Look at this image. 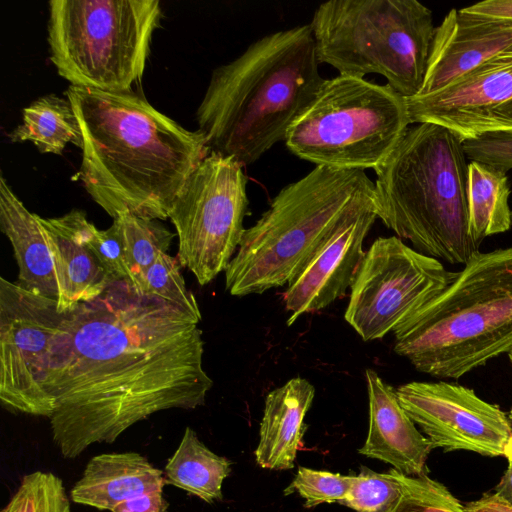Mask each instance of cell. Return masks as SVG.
<instances>
[{"label": "cell", "mask_w": 512, "mask_h": 512, "mask_svg": "<svg viewBox=\"0 0 512 512\" xmlns=\"http://www.w3.org/2000/svg\"><path fill=\"white\" fill-rule=\"evenodd\" d=\"M0 228L9 239L24 289L58 300L53 260L39 215L30 212L6 179L0 178Z\"/></svg>", "instance_id": "obj_21"}, {"label": "cell", "mask_w": 512, "mask_h": 512, "mask_svg": "<svg viewBox=\"0 0 512 512\" xmlns=\"http://www.w3.org/2000/svg\"><path fill=\"white\" fill-rule=\"evenodd\" d=\"M125 257L132 286L144 293L146 274L156 258L167 253L174 237L158 219L121 213L113 218Z\"/></svg>", "instance_id": "obj_25"}, {"label": "cell", "mask_w": 512, "mask_h": 512, "mask_svg": "<svg viewBox=\"0 0 512 512\" xmlns=\"http://www.w3.org/2000/svg\"><path fill=\"white\" fill-rule=\"evenodd\" d=\"M481 18L512 23V0H485L461 9Z\"/></svg>", "instance_id": "obj_34"}, {"label": "cell", "mask_w": 512, "mask_h": 512, "mask_svg": "<svg viewBox=\"0 0 512 512\" xmlns=\"http://www.w3.org/2000/svg\"><path fill=\"white\" fill-rule=\"evenodd\" d=\"M168 509L163 490H158L126 500L110 512H168Z\"/></svg>", "instance_id": "obj_33"}, {"label": "cell", "mask_w": 512, "mask_h": 512, "mask_svg": "<svg viewBox=\"0 0 512 512\" xmlns=\"http://www.w3.org/2000/svg\"><path fill=\"white\" fill-rule=\"evenodd\" d=\"M509 420L512 422V408H511L510 413H509Z\"/></svg>", "instance_id": "obj_38"}, {"label": "cell", "mask_w": 512, "mask_h": 512, "mask_svg": "<svg viewBox=\"0 0 512 512\" xmlns=\"http://www.w3.org/2000/svg\"><path fill=\"white\" fill-rule=\"evenodd\" d=\"M369 399V429L358 452L381 460L407 476L426 474V461L432 449L430 440L415 426L401 406L396 389L376 371H365Z\"/></svg>", "instance_id": "obj_17"}, {"label": "cell", "mask_w": 512, "mask_h": 512, "mask_svg": "<svg viewBox=\"0 0 512 512\" xmlns=\"http://www.w3.org/2000/svg\"><path fill=\"white\" fill-rule=\"evenodd\" d=\"M310 24L267 34L217 67L196 111L210 151L256 162L310 103L323 78Z\"/></svg>", "instance_id": "obj_3"}, {"label": "cell", "mask_w": 512, "mask_h": 512, "mask_svg": "<svg viewBox=\"0 0 512 512\" xmlns=\"http://www.w3.org/2000/svg\"><path fill=\"white\" fill-rule=\"evenodd\" d=\"M467 159L448 129L409 128L375 171L377 217L418 252L464 265L480 246L469 229Z\"/></svg>", "instance_id": "obj_4"}, {"label": "cell", "mask_w": 512, "mask_h": 512, "mask_svg": "<svg viewBox=\"0 0 512 512\" xmlns=\"http://www.w3.org/2000/svg\"><path fill=\"white\" fill-rule=\"evenodd\" d=\"M66 314L56 300L0 277V400L6 410L53 414L45 386L51 344Z\"/></svg>", "instance_id": "obj_12"}, {"label": "cell", "mask_w": 512, "mask_h": 512, "mask_svg": "<svg viewBox=\"0 0 512 512\" xmlns=\"http://www.w3.org/2000/svg\"><path fill=\"white\" fill-rule=\"evenodd\" d=\"M510 51L512 23L452 9L435 29L425 78L416 96L434 94L490 59Z\"/></svg>", "instance_id": "obj_16"}, {"label": "cell", "mask_w": 512, "mask_h": 512, "mask_svg": "<svg viewBox=\"0 0 512 512\" xmlns=\"http://www.w3.org/2000/svg\"><path fill=\"white\" fill-rule=\"evenodd\" d=\"M471 161L484 163L505 172L512 169V132L492 133L463 142Z\"/></svg>", "instance_id": "obj_32"}, {"label": "cell", "mask_w": 512, "mask_h": 512, "mask_svg": "<svg viewBox=\"0 0 512 512\" xmlns=\"http://www.w3.org/2000/svg\"><path fill=\"white\" fill-rule=\"evenodd\" d=\"M405 98L388 84L338 75L324 79L284 143L316 166L376 171L409 129Z\"/></svg>", "instance_id": "obj_9"}, {"label": "cell", "mask_w": 512, "mask_h": 512, "mask_svg": "<svg viewBox=\"0 0 512 512\" xmlns=\"http://www.w3.org/2000/svg\"><path fill=\"white\" fill-rule=\"evenodd\" d=\"M314 396V386L302 377L292 378L267 394L254 452L261 468L289 470L294 467L306 429L304 418Z\"/></svg>", "instance_id": "obj_19"}, {"label": "cell", "mask_w": 512, "mask_h": 512, "mask_svg": "<svg viewBox=\"0 0 512 512\" xmlns=\"http://www.w3.org/2000/svg\"><path fill=\"white\" fill-rule=\"evenodd\" d=\"M374 192L365 171L324 166L286 185L245 229L225 270L226 290L247 296L287 285L344 213Z\"/></svg>", "instance_id": "obj_6"}, {"label": "cell", "mask_w": 512, "mask_h": 512, "mask_svg": "<svg viewBox=\"0 0 512 512\" xmlns=\"http://www.w3.org/2000/svg\"><path fill=\"white\" fill-rule=\"evenodd\" d=\"M66 214L78 237L92 251L109 277L113 281H129L123 247L115 225L100 230L82 210L73 209Z\"/></svg>", "instance_id": "obj_28"}, {"label": "cell", "mask_w": 512, "mask_h": 512, "mask_svg": "<svg viewBox=\"0 0 512 512\" xmlns=\"http://www.w3.org/2000/svg\"><path fill=\"white\" fill-rule=\"evenodd\" d=\"M198 324L127 280L68 311L51 344L45 386L62 457L112 443L154 413L204 405L213 381Z\"/></svg>", "instance_id": "obj_1"}, {"label": "cell", "mask_w": 512, "mask_h": 512, "mask_svg": "<svg viewBox=\"0 0 512 512\" xmlns=\"http://www.w3.org/2000/svg\"><path fill=\"white\" fill-rule=\"evenodd\" d=\"M503 455L508 459L509 462H512V435L505 446Z\"/></svg>", "instance_id": "obj_37"}, {"label": "cell", "mask_w": 512, "mask_h": 512, "mask_svg": "<svg viewBox=\"0 0 512 512\" xmlns=\"http://www.w3.org/2000/svg\"><path fill=\"white\" fill-rule=\"evenodd\" d=\"M352 477L347 495L338 504L356 512H386L403 490L402 473L394 468L378 473L361 466Z\"/></svg>", "instance_id": "obj_26"}, {"label": "cell", "mask_w": 512, "mask_h": 512, "mask_svg": "<svg viewBox=\"0 0 512 512\" xmlns=\"http://www.w3.org/2000/svg\"><path fill=\"white\" fill-rule=\"evenodd\" d=\"M231 466L228 458L214 453L191 427H186L163 473L166 484L213 504L223 498L222 486Z\"/></svg>", "instance_id": "obj_22"}, {"label": "cell", "mask_w": 512, "mask_h": 512, "mask_svg": "<svg viewBox=\"0 0 512 512\" xmlns=\"http://www.w3.org/2000/svg\"><path fill=\"white\" fill-rule=\"evenodd\" d=\"M82 138L79 179L112 218L121 213L165 220L189 176L211 153L191 131L133 90L65 91Z\"/></svg>", "instance_id": "obj_2"}, {"label": "cell", "mask_w": 512, "mask_h": 512, "mask_svg": "<svg viewBox=\"0 0 512 512\" xmlns=\"http://www.w3.org/2000/svg\"><path fill=\"white\" fill-rule=\"evenodd\" d=\"M405 101L410 124L442 126L462 142L512 132V51L490 59L434 94Z\"/></svg>", "instance_id": "obj_14"}, {"label": "cell", "mask_w": 512, "mask_h": 512, "mask_svg": "<svg viewBox=\"0 0 512 512\" xmlns=\"http://www.w3.org/2000/svg\"><path fill=\"white\" fill-rule=\"evenodd\" d=\"M406 413L434 448L501 456L512 435L507 415L474 390L446 381H413L396 389Z\"/></svg>", "instance_id": "obj_13"}, {"label": "cell", "mask_w": 512, "mask_h": 512, "mask_svg": "<svg viewBox=\"0 0 512 512\" xmlns=\"http://www.w3.org/2000/svg\"><path fill=\"white\" fill-rule=\"evenodd\" d=\"M377 218L373 194L353 204L320 241L287 284L283 301L290 313L288 325L345 296L365 255L364 240Z\"/></svg>", "instance_id": "obj_15"}, {"label": "cell", "mask_w": 512, "mask_h": 512, "mask_svg": "<svg viewBox=\"0 0 512 512\" xmlns=\"http://www.w3.org/2000/svg\"><path fill=\"white\" fill-rule=\"evenodd\" d=\"M393 333L398 355L441 379H458L512 352V246L475 253Z\"/></svg>", "instance_id": "obj_5"}, {"label": "cell", "mask_w": 512, "mask_h": 512, "mask_svg": "<svg viewBox=\"0 0 512 512\" xmlns=\"http://www.w3.org/2000/svg\"><path fill=\"white\" fill-rule=\"evenodd\" d=\"M319 63L340 75L380 74L405 99L423 85L435 34L433 15L416 0H331L310 22Z\"/></svg>", "instance_id": "obj_7"}, {"label": "cell", "mask_w": 512, "mask_h": 512, "mask_svg": "<svg viewBox=\"0 0 512 512\" xmlns=\"http://www.w3.org/2000/svg\"><path fill=\"white\" fill-rule=\"evenodd\" d=\"M11 142H32L40 153L61 155L68 143L82 149L80 124L70 100L54 94L39 97L22 112Z\"/></svg>", "instance_id": "obj_23"}, {"label": "cell", "mask_w": 512, "mask_h": 512, "mask_svg": "<svg viewBox=\"0 0 512 512\" xmlns=\"http://www.w3.org/2000/svg\"><path fill=\"white\" fill-rule=\"evenodd\" d=\"M181 267L177 257L160 254L147 271L144 293L162 298L200 322L202 316L197 299L187 289Z\"/></svg>", "instance_id": "obj_29"}, {"label": "cell", "mask_w": 512, "mask_h": 512, "mask_svg": "<svg viewBox=\"0 0 512 512\" xmlns=\"http://www.w3.org/2000/svg\"><path fill=\"white\" fill-rule=\"evenodd\" d=\"M508 357H509V360H510V362H511V364H512V352H510V353L508 354Z\"/></svg>", "instance_id": "obj_39"}, {"label": "cell", "mask_w": 512, "mask_h": 512, "mask_svg": "<svg viewBox=\"0 0 512 512\" xmlns=\"http://www.w3.org/2000/svg\"><path fill=\"white\" fill-rule=\"evenodd\" d=\"M243 168L235 159L211 152L170 209L177 258L202 286L225 272L241 243L249 205Z\"/></svg>", "instance_id": "obj_10"}, {"label": "cell", "mask_w": 512, "mask_h": 512, "mask_svg": "<svg viewBox=\"0 0 512 512\" xmlns=\"http://www.w3.org/2000/svg\"><path fill=\"white\" fill-rule=\"evenodd\" d=\"M402 482L400 497L386 512H467L447 487L427 474H402Z\"/></svg>", "instance_id": "obj_30"}, {"label": "cell", "mask_w": 512, "mask_h": 512, "mask_svg": "<svg viewBox=\"0 0 512 512\" xmlns=\"http://www.w3.org/2000/svg\"><path fill=\"white\" fill-rule=\"evenodd\" d=\"M467 512H512V505L496 493L484 494L465 505Z\"/></svg>", "instance_id": "obj_35"}, {"label": "cell", "mask_w": 512, "mask_h": 512, "mask_svg": "<svg viewBox=\"0 0 512 512\" xmlns=\"http://www.w3.org/2000/svg\"><path fill=\"white\" fill-rule=\"evenodd\" d=\"M352 474L342 475L329 471L299 467L284 494L297 492L305 500L304 506L312 508L320 504L339 503L352 485Z\"/></svg>", "instance_id": "obj_31"}, {"label": "cell", "mask_w": 512, "mask_h": 512, "mask_svg": "<svg viewBox=\"0 0 512 512\" xmlns=\"http://www.w3.org/2000/svg\"><path fill=\"white\" fill-rule=\"evenodd\" d=\"M48 10L50 61L70 85L123 92L141 80L160 1L52 0Z\"/></svg>", "instance_id": "obj_8"}, {"label": "cell", "mask_w": 512, "mask_h": 512, "mask_svg": "<svg viewBox=\"0 0 512 512\" xmlns=\"http://www.w3.org/2000/svg\"><path fill=\"white\" fill-rule=\"evenodd\" d=\"M164 473L137 452L102 453L92 457L70 491L83 506L111 511L120 503L163 490Z\"/></svg>", "instance_id": "obj_18"}, {"label": "cell", "mask_w": 512, "mask_h": 512, "mask_svg": "<svg viewBox=\"0 0 512 512\" xmlns=\"http://www.w3.org/2000/svg\"><path fill=\"white\" fill-rule=\"evenodd\" d=\"M45 231L58 287L59 312L100 296L114 281L82 242L67 214L54 218L39 216Z\"/></svg>", "instance_id": "obj_20"}, {"label": "cell", "mask_w": 512, "mask_h": 512, "mask_svg": "<svg viewBox=\"0 0 512 512\" xmlns=\"http://www.w3.org/2000/svg\"><path fill=\"white\" fill-rule=\"evenodd\" d=\"M1 512H71V505L60 477L49 471H34L22 478Z\"/></svg>", "instance_id": "obj_27"}, {"label": "cell", "mask_w": 512, "mask_h": 512, "mask_svg": "<svg viewBox=\"0 0 512 512\" xmlns=\"http://www.w3.org/2000/svg\"><path fill=\"white\" fill-rule=\"evenodd\" d=\"M454 276L401 238L379 237L361 261L344 318L364 341L381 339L439 295Z\"/></svg>", "instance_id": "obj_11"}, {"label": "cell", "mask_w": 512, "mask_h": 512, "mask_svg": "<svg viewBox=\"0 0 512 512\" xmlns=\"http://www.w3.org/2000/svg\"><path fill=\"white\" fill-rule=\"evenodd\" d=\"M509 195L505 171L476 161L468 164L469 229L478 245L484 238L510 229Z\"/></svg>", "instance_id": "obj_24"}, {"label": "cell", "mask_w": 512, "mask_h": 512, "mask_svg": "<svg viewBox=\"0 0 512 512\" xmlns=\"http://www.w3.org/2000/svg\"><path fill=\"white\" fill-rule=\"evenodd\" d=\"M495 493L512 505V462L495 488Z\"/></svg>", "instance_id": "obj_36"}]
</instances>
